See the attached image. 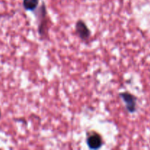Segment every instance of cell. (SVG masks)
I'll return each mask as SVG.
<instances>
[{
  "instance_id": "obj_3",
  "label": "cell",
  "mask_w": 150,
  "mask_h": 150,
  "mask_svg": "<svg viewBox=\"0 0 150 150\" xmlns=\"http://www.w3.org/2000/svg\"><path fill=\"white\" fill-rule=\"evenodd\" d=\"M103 144L102 139L100 136H99L97 133L91 135L89 136L87 139V144L89 147L92 149H98L101 147Z\"/></svg>"
},
{
  "instance_id": "obj_2",
  "label": "cell",
  "mask_w": 150,
  "mask_h": 150,
  "mask_svg": "<svg viewBox=\"0 0 150 150\" xmlns=\"http://www.w3.org/2000/svg\"><path fill=\"white\" fill-rule=\"evenodd\" d=\"M76 30L77 35L82 40H87L90 36V31L88 29L84 22H83L82 21H79L76 23Z\"/></svg>"
},
{
  "instance_id": "obj_1",
  "label": "cell",
  "mask_w": 150,
  "mask_h": 150,
  "mask_svg": "<svg viewBox=\"0 0 150 150\" xmlns=\"http://www.w3.org/2000/svg\"><path fill=\"white\" fill-rule=\"evenodd\" d=\"M120 97L125 103L126 108L127 111L130 113H133L136 111V98L131 94L128 92H124L120 94Z\"/></svg>"
},
{
  "instance_id": "obj_5",
  "label": "cell",
  "mask_w": 150,
  "mask_h": 150,
  "mask_svg": "<svg viewBox=\"0 0 150 150\" xmlns=\"http://www.w3.org/2000/svg\"><path fill=\"white\" fill-rule=\"evenodd\" d=\"M1 111H0V118H1Z\"/></svg>"
},
{
  "instance_id": "obj_4",
  "label": "cell",
  "mask_w": 150,
  "mask_h": 150,
  "mask_svg": "<svg viewBox=\"0 0 150 150\" xmlns=\"http://www.w3.org/2000/svg\"><path fill=\"white\" fill-rule=\"evenodd\" d=\"M39 0H23V5L26 10H34L38 5Z\"/></svg>"
}]
</instances>
